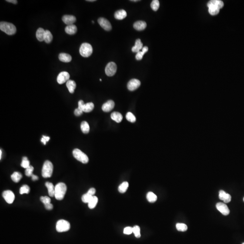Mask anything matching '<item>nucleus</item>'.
Segmentation results:
<instances>
[{"label": "nucleus", "instance_id": "13", "mask_svg": "<svg viewBox=\"0 0 244 244\" xmlns=\"http://www.w3.org/2000/svg\"><path fill=\"white\" fill-rule=\"evenodd\" d=\"M216 208L217 209L225 216H227L230 214V210L228 207L224 203H218L216 204Z\"/></svg>", "mask_w": 244, "mask_h": 244}, {"label": "nucleus", "instance_id": "38", "mask_svg": "<svg viewBox=\"0 0 244 244\" xmlns=\"http://www.w3.org/2000/svg\"><path fill=\"white\" fill-rule=\"evenodd\" d=\"M126 118L127 120L130 122L131 123H134L135 122L136 120V118L134 114L131 113V112H128L126 114Z\"/></svg>", "mask_w": 244, "mask_h": 244}, {"label": "nucleus", "instance_id": "3", "mask_svg": "<svg viewBox=\"0 0 244 244\" xmlns=\"http://www.w3.org/2000/svg\"><path fill=\"white\" fill-rule=\"evenodd\" d=\"M54 166L52 163L49 161H46L43 165L42 175L44 178H50L51 177L53 172Z\"/></svg>", "mask_w": 244, "mask_h": 244}, {"label": "nucleus", "instance_id": "15", "mask_svg": "<svg viewBox=\"0 0 244 244\" xmlns=\"http://www.w3.org/2000/svg\"><path fill=\"white\" fill-rule=\"evenodd\" d=\"M208 7H214L219 9H221L224 6V3L220 0H211L207 4Z\"/></svg>", "mask_w": 244, "mask_h": 244}, {"label": "nucleus", "instance_id": "50", "mask_svg": "<svg viewBox=\"0 0 244 244\" xmlns=\"http://www.w3.org/2000/svg\"><path fill=\"white\" fill-rule=\"evenodd\" d=\"M43 137L46 140L47 142L49 141L50 139V137L49 136H43Z\"/></svg>", "mask_w": 244, "mask_h": 244}, {"label": "nucleus", "instance_id": "31", "mask_svg": "<svg viewBox=\"0 0 244 244\" xmlns=\"http://www.w3.org/2000/svg\"><path fill=\"white\" fill-rule=\"evenodd\" d=\"M22 175L20 172H15L11 175V178L12 180L15 183H18L22 178Z\"/></svg>", "mask_w": 244, "mask_h": 244}, {"label": "nucleus", "instance_id": "25", "mask_svg": "<svg viewBox=\"0 0 244 244\" xmlns=\"http://www.w3.org/2000/svg\"><path fill=\"white\" fill-rule=\"evenodd\" d=\"M111 118L117 123H120L123 120V116L119 112H114L111 115Z\"/></svg>", "mask_w": 244, "mask_h": 244}, {"label": "nucleus", "instance_id": "34", "mask_svg": "<svg viewBox=\"0 0 244 244\" xmlns=\"http://www.w3.org/2000/svg\"><path fill=\"white\" fill-rule=\"evenodd\" d=\"M176 229L180 231H185L188 229V226L184 223H178L176 225Z\"/></svg>", "mask_w": 244, "mask_h": 244}, {"label": "nucleus", "instance_id": "17", "mask_svg": "<svg viewBox=\"0 0 244 244\" xmlns=\"http://www.w3.org/2000/svg\"><path fill=\"white\" fill-rule=\"evenodd\" d=\"M219 198L225 203H229L231 199V196L222 190L220 191L219 192Z\"/></svg>", "mask_w": 244, "mask_h": 244}, {"label": "nucleus", "instance_id": "28", "mask_svg": "<svg viewBox=\"0 0 244 244\" xmlns=\"http://www.w3.org/2000/svg\"><path fill=\"white\" fill-rule=\"evenodd\" d=\"M81 129L84 134H88L90 131V126L87 122H82L81 125Z\"/></svg>", "mask_w": 244, "mask_h": 244}, {"label": "nucleus", "instance_id": "52", "mask_svg": "<svg viewBox=\"0 0 244 244\" xmlns=\"http://www.w3.org/2000/svg\"><path fill=\"white\" fill-rule=\"evenodd\" d=\"M1 155H2V151H1H1H0V158H1Z\"/></svg>", "mask_w": 244, "mask_h": 244}, {"label": "nucleus", "instance_id": "7", "mask_svg": "<svg viewBox=\"0 0 244 244\" xmlns=\"http://www.w3.org/2000/svg\"><path fill=\"white\" fill-rule=\"evenodd\" d=\"M78 108L81 110L83 112L89 113L93 110L94 108V105L92 102L85 104L83 100H80L78 102Z\"/></svg>", "mask_w": 244, "mask_h": 244}, {"label": "nucleus", "instance_id": "37", "mask_svg": "<svg viewBox=\"0 0 244 244\" xmlns=\"http://www.w3.org/2000/svg\"><path fill=\"white\" fill-rule=\"evenodd\" d=\"M93 196L89 194V193H87L86 194H85L82 196V200L83 203H89V202L92 199Z\"/></svg>", "mask_w": 244, "mask_h": 244}, {"label": "nucleus", "instance_id": "54", "mask_svg": "<svg viewBox=\"0 0 244 244\" xmlns=\"http://www.w3.org/2000/svg\"><path fill=\"white\" fill-rule=\"evenodd\" d=\"M138 1V0H135V1H134V0H133V1Z\"/></svg>", "mask_w": 244, "mask_h": 244}, {"label": "nucleus", "instance_id": "10", "mask_svg": "<svg viewBox=\"0 0 244 244\" xmlns=\"http://www.w3.org/2000/svg\"><path fill=\"white\" fill-rule=\"evenodd\" d=\"M98 23L101 27L106 31H110L112 29V26L110 21L105 18L101 17L98 20Z\"/></svg>", "mask_w": 244, "mask_h": 244}, {"label": "nucleus", "instance_id": "49", "mask_svg": "<svg viewBox=\"0 0 244 244\" xmlns=\"http://www.w3.org/2000/svg\"><path fill=\"white\" fill-rule=\"evenodd\" d=\"M31 177L32 180H34V181H35V180H37L38 179V176H37V175H32Z\"/></svg>", "mask_w": 244, "mask_h": 244}, {"label": "nucleus", "instance_id": "2", "mask_svg": "<svg viewBox=\"0 0 244 244\" xmlns=\"http://www.w3.org/2000/svg\"><path fill=\"white\" fill-rule=\"evenodd\" d=\"M0 30L9 35H15L16 32V28L13 24L3 21L0 23Z\"/></svg>", "mask_w": 244, "mask_h": 244}, {"label": "nucleus", "instance_id": "22", "mask_svg": "<svg viewBox=\"0 0 244 244\" xmlns=\"http://www.w3.org/2000/svg\"><path fill=\"white\" fill-rule=\"evenodd\" d=\"M59 59L64 62H70L72 59L71 56L66 53H61L59 55Z\"/></svg>", "mask_w": 244, "mask_h": 244}, {"label": "nucleus", "instance_id": "6", "mask_svg": "<svg viewBox=\"0 0 244 244\" xmlns=\"http://www.w3.org/2000/svg\"><path fill=\"white\" fill-rule=\"evenodd\" d=\"M70 226V224L67 221L60 220L57 223L56 230L59 232H65L69 230Z\"/></svg>", "mask_w": 244, "mask_h": 244}, {"label": "nucleus", "instance_id": "16", "mask_svg": "<svg viewBox=\"0 0 244 244\" xmlns=\"http://www.w3.org/2000/svg\"><path fill=\"white\" fill-rule=\"evenodd\" d=\"M63 22L67 25H73L76 21V18L71 15H65L62 18Z\"/></svg>", "mask_w": 244, "mask_h": 244}, {"label": "nucleus", "instance_id": "32", "mask_svg": "<svg viewBox=\"0 0 244 244\" xmlns=\"http://www.w3.org/2000/svg\"><path fill=\"white\" fill-rule=\"evenodd\" d=\"M53 39L52 34L50 31L48 30H45V40L44 41L47 44H49L51 42Z\"/></svg>", "mask_w": 244, "mask_h": 244}, {"label": "nucleus", "instance_id": "45", "mask_svg": "<svg viewBox=\"0 0 244 244\" xmlns=\"http://www.w3.org/2000/svg\"><path fill=\"white\" fill-rule=\"evenodd\" d=\"M83 112V111L81 110L78 108L77 109H76L74 111V114L76 116H80L82 115Z\"/></svg>", "mask_w": 244, "mask_h": 244}, {"label": "nucleus", "instance_id": "8", "mask_svg": "<svg viewBox=\"0 0 244 244\" xmlns=\"http://www.w3.org/2000/svg\"><path fill=\"white\" fill-rule=\"evenodd\" d=\"M117 69V67L115 63L114 62H110L106 66L105 72L106 75L108 76H113L115 75V74L116 72Z\"/></svg>", "mask_w": 244, "mask_h": 244}, {"label": "nucleus", "instance_id": "18", "mask_svg": "<svg viewBox=\"0 0 244 244\" xmlns=\"http://www.w3.org/2000/svg\"><path fill=\"white\" fill-rule=\"evenodd\" d=\"M146 27V23L144 21H137L134 25V27L138 31L143 30Z\"/></svg>", "mask_w": 244, "mask_h": 244}, {"label": "nucleus", "instance_id": "47", "mask_svg": "<svg viewBox=\"0 0 244 244\" xmlns=\"http://www.w3.org/2000/svg\"><path fill=\"white\" fill-rule=\"evenodd\" d=\"M45 208L47 210H51L53 209V205L52 204H47L45 205Z\"/></svg>", "mask_w": 244, "mask_h": 244}, {"label": "nucleus", "instance_id": "42", "mask_svg": "<svg viewBox=\"0 0 244 244\" xmlns=\"http://www.w3.org/2000/svg\"><path fill=\"white\" fill-rule=\"evenodd\" d=\"M34 167L31 165H30L29 167L26 168L25 171V174L28 177H31L32 175H33V172L34 170Z\"/></svg>", "mask_w": 244, "mask_h": 244}, {"label": "nucleus", "instance_id": "1", "mask_svg": "<svg viewBox=\"0 0 244 244\" xmlns=\"http://www.w3.org/2000/svg\"><path fill=\"white\" fill-rule=\"evenodd\" d=\"M67 187L63 183H59L55 187V197L58 200L63 199L66 193Z\"/></svg>", "mask_w": 244, "mask_h": 244}, {"label": "nucleus", "instance_id": "20", "mask_svg": "<svg viewBox=\"0 0 244 244\" xmlns=\"http://www.w3.org/2000/svg\"><path fill=\"white\" fill-rule=\"evenodd\" d=\"M127 16L126 11L123 9L117 11L115 14V18L119 20H123Z\"/></svg>", "mask_w": 244, "mask_h": 244}, {"label": "nucleus", "instance_id": "56", "mask_svg": "<svg viewBox=\"0 0 244 244\" xmlns=\"http://www.w3.org/2000/svg\"><path fill=\"white\" fill-rule=\"evenodd\" d=\"M242 244H244V242L243 243H242Z\"/></svg>", "mask_w": 244, "mask_h": 244}, {"label": "nucleus", "instance_id": "4", "mask_svg": "<svg viewBox=\"0 0 244 244\" xmlns=\"http://www.w3.org/2000/svg\"><path fill=\"white\" fill-rule=\"evenodd\" d=\"M79 52L81 56L87 57L92 54L93 48L92 46L87 43H83L81 46Z\"/></svg>", "mask_w": 244, "mask_h": 244}, {"label": "nucleus", "instance_id": "51", "mask_svg": "<svg viewBox=\"0 0 244 244\" xmlns=\"http://www.w3.org/2000/svg\"><path fill=\"white\" fill-rule=\"evenodd\" d=\"M41 141L43 142V144H44V145L46 144V140L44 139V137H42V138L41 140Z\"/></svg>", "mask_w": 244, "mask_h": 244}, {"label": "nucleus", "instance_id": "53", "mask_svg": "<svg viewBox=\"0 0 244 244\" xmlns=\"http://www.w3.org/2000/svg\"><path fill=\"white\" fill-rule=\"evenodd\" d=\"M89 1V2H93V1H95V0H88V1Z\"/></svg>", "mask_w": 244, "mask_h": 244}, {"label": "nucleus", "instance_id": "12", "mask_svg": "<svg viewBox=\"0 0 244 244\" xmlns=\"http://www.w3.org/2000/svg\"><path fill=\"white\" fill-rule=\"evenodd\" d=\"M70 75L66 71H62L58 74L57 77V81L59 84H62L69 80Z\"/></svg>", "mask_w": 244, "mask_h": 244}, {"label": "nucleus", "instance_id": "29", "mask_svg": "<svg viewBox=\"0 0 244 244\" xmlns=\"http://www.w3.org/2000/svg\"><path fill=\"white\" fill-rule=\"evenodd\" d=\"M146 198L147 200L150 203H154L157 200V199L156 195L151 192H148L147 193Z\"/></svg>", "mask_w": 244, "mask_h": 244}, {"label": "nucleus", "instance_id": "44", "mask_svg": "<svg viewBox=\"0 0 244 244\" xmlns=\"http://www.w3.org/2000/svg\"><path fill=\"white\" fill-rule=\"evenodd\" d=\"M132 232H133V228L130 226H128L124 229V233L125 234H131Z\"/></svg>", "mask_w": 244, "mask_h": 244}, {"label": "nucleus", "instance_id": "39", "mask_svg": "<svg viewBox=\"0 0 244 244\" xmlns=\"http://www.w3.org/2000/svg\"><path fill=\"white\" fill-rule=\"evenodd\" d=\"M30 191V188L27 185H24L21 187L20 190V193L21 194H29Z\"/></svg>", "mask_w": 244, "mask_h": 244}, {"label": "nucleus", "instance_id": "24", "mask_svg": "<svg viewBox=\"0 0 244 244\" xmlns=\"http://www.w3.org/2000/svg\"><path fill=\"white\" fill-rule=\"evenodd\" d=\"M45 186L48 190V193L50 197L55 196V187L54 185L50 182H47L45 183Z\"/></svg>", "mask_w": 244, "mask_h": 244}, {"label": "nucleus", "instance_id": "23", "mask_svg": "<svg viewBox=\"0 0 244 244\" xmlns=\"http://www.w3.org/2000/svg\"><path fill=\"white\" fill-rule=\"evenodd\" d=\"M143 48V44L140 39H137L135 42L134 46L132 49V51L134 52H138Z\"/></svg>", "mask_w": 244, "mask_h": 244}, {"label": "nucleus", "instance_id": "40", "mask_svg": "<svg viewBox=\"0 0 244 244\" xmlns=\"http://www.w3.org/2000/svg\"><path fill=\"white\" fill-rule=\"evenodd\" d=\"M133 228V233L136 238H139L141 237L140 228L138 226H135Z\"/></svg>", "mask_w": 244, "mask_h": 244}, {"label": "nucleus", "instance_id": "33", "mask_svg": "<svg viewBox=\"0 0 244 244\" xmlns=\"http://www.w3.org/2000/svg\"><path fill=\"white\" fill-rule=\"evenodd\" d=\"M129 184L128 182H124L122 183L119 187V192L121 193H124L129 187Z\"/></svg>", "mask_w": 244, "mask_h": 244}, {"label": "nucleus", "instance_id": "48", "mask_svg": "<svg viewBox=\"0 0 244 244\" xmlns=\"http://www.w3.org/2000/svg\"><path fill=\"white\" fill-rule=\"evenodd\" d=\"M6 1L14 4H17V1H16V0H6Z\"/></svg>", "mask_w": 244, "mask_h": 244}, {"label": "nucleus", "instance_id": "9", "mask_svg": "<svg viewBox=\"0 0 244 244\" xmlns=\"http://www.w3.org/2000/svg\"><path fill=\"white\" fill-rule=\"evenodd\" d=\"M4 199L8 204H11L15 200V196L14 193L11 190L5 191L2 194Z\"/></svg>", "mask_w": 244, "mask_h": 244}, {"label": "nucleus", "instance_id": "27", "mask_svg": "<svg viewBox=\"0 0 244 244\" xmlns=\"http://www.w3.org/2000/svg\"><path fill=\"white\" fill-rule=\"evenodd\" d=\"M148 50V48L147 47L145 46L143 47L142 49V51H139L137 52L136 55V58L137 60H141L142 59V57L145 54H146Z\"/></svg>", "mask_w": 244, "mask_h": 244}, {"label": "nucleus", "instance_id": "36", "mask_svg": "<svg viewBox=\"0 0 244 244\" xmlns=\"http://www.w3.org/2000/svg\"><path fill=\"white\" fill-rule=\"evenodd\" d=\"M21 166L23 168H25V169H26L30 166V161L28 160V158L27 157L25 156V157H23L22 162L21 164Z\"/></svg>", "mask_w": 244, "mask_h": 244}, {"label": "nucleus", "instance_id": "30", "mask_svg": "<svg viewBox=\"0 0 244 244\" xmlns=\"http://www.w3.org/2000/svg\"><path fill=\"white\" fill-rule=\"evenodd\" d=\"M98 199L96 196H93L92 199L88 203V207L90 209H93L95 207L97 203H98Z\"/></svg>", "mask_w": 244, "mask_h": 244}, {"label": "nucleus", "instance_id": "11", "mask_svg": "<svg viewBox=\"0 0 244 244\" xmlns=\"http://www.w3.org/2000/svg\"><path fill=\"white\" fill-rule=\"evenodd\" d=\"M141 82L139 80L136 79H132L128 82L127 87L130 91H134L139 88Z\"/></svg>", "mask_w": 244, "mask_h": 244}, {"label": "nucleus", "instance_id": "19", "mask_svg": "<svg viewBox=\"0 0 244 244\" xmlns=\"http://www.w3.org/2000/svg\"><path fill=\"white\" fill-rule=\"evenodd\" d=\"M45 30L43 28H40L37 30L36 33V38L39 41L42 42L45 40Z\"/></svg>", "mask_w": 244, "mask_h": 244}, {"label": "nucleus", "instance_id": "35", "mask_svg": "<svg viewBox=\"0 0 244 244\" xmlns=\"http://www.w3.org/2000/svg\"><path fill=\"white\" fill-rule=\"evenodd\" d=\"M151 6L154 11H157L160 7V2L158 0H153L151 4Z\"/></svg>", "mask_w": 244, "mask_h": 244}, {"label": "nucleus", "instance_id": "43", "mask_svg": "<svg viewBox=\"0 0 244 244\" xmlns=\"http://www.w3.org/2000/svg\"><path fill=\"white\" fill-rule=\"evenodd\" d=\"M40 200L44 204V205L47 204L51 203V199L47 196L41 197Z\"/></svg>", "mask_w": 244, "mask_h": 244}, {"label": "nucleus", "instance_id": "5", "mask_svg": "<svg viewBox=\"0 0 244 244\" xmlns=\"http://www.w3.org/2000/svg\"><path fill=\"white\" fill-rule=\"evenodd\" d=\"M72 153L74 158L81 163L86 164L89 161V158L87 156L79 149H75Z\"/></svg>", "mask_w": 244, "mask_h": 244}, {"label": "nucleus", "instance_id": "14", "mask_svg": "<svg viewBox=\"0 0 244 244\" xmlns=\"http://www.w3.org/2000/svg\"><path fill=\"white\" fill-rule=\"evenodd\" d=\"M115 106V104L114 101L110 100L103 104L102 106V109L104 112H109L114 109Z\"/></svg>", "mask_w": 244, "mask_h": 244}, {"label": "nucleus", "instance_id": "46", "mask_svg": "<svg viewBox=\"0 0 244 244\" xmlns=\"http://www.w3.org/2000/svg\"><path fill=\"white\" fill-rule=\"evenodd\" d=\"M95 192H96V190H95V188H91V189L88 190L87 193H89V194L91 195L94 196V195L95 194Z\"/></svg>", "mask_w": 244, "mask_h": 244}, {"label": "nucleus", "instance_id": "26", "mask_svg": "<svg viewBox=\"0 0 244 244\" xmlns=\"http://www.w3.org/2000/svg\"><path fill=\"white\" fill-rule=\"evenodd\" d=\"M66 86L70 93H73L76 88V83L74 81L68 80L66 82Z\"/></svg>", "mask_w": 244, "mask_h": 244}, {"label": "nucleus", "instance_id": "41", "mask_svg": "<svg viewBox=\"0 0 244 244\" xmlns=\"http://www.w3.org/2000/svg\"><path fill=\"white\" fill-rule=\"evenodd\" d=\"M220 9L214 7H210L209 8V12L211 16H216L219 12Z\"/></svg>", "mask_w": 244, "mask_h": 244}, {"label": "nucleus", "instance_id": "55", "mask_svg": "<svg viewBox=\"0 0 244 244\" xmlns=\"http://www.w3.org/2000/svg\"><path fill=\"white\" fill-rule=\"evenodd\" d=\"M243 201H244V198H243Z\"/></svg>", "mask_w": 244, "mask_h": 244}, {"label": "nucleus", "instance_id": "21", "mask_svg": "<svg viewBox=\"0 0 244 244\" xmlns=\"http://www.w3.org/2000/svg\"><path fill=\"white\" fill-rule=\"evenodd\" d=\"M66 33L70 35H73L75 34L77 32V29L75 25H67L65 29Z\"/></svg>", "mask_w": 244, "mask_h": 244}]
</instances>
